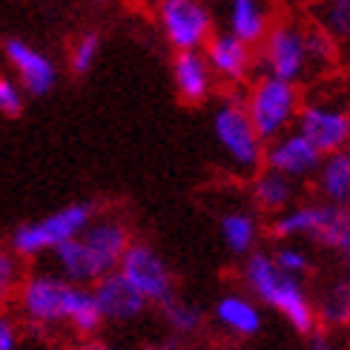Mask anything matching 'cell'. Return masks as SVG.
Returning <instances> with one entry per match:
<instances>
[{
    "mask_svg": "<svg viewBox=\"0 0 350 350\" xmlns=\"http://www.w3.org/2000/svg\"><path fill=\"white\" fill-rule=\"evenodd\" d=\"M95 3H109V0H95Z\"/></svg>",
    "mask_w": 350,
    "mask_h": 350,
    "instance_id": "8d00e7d4",
    "label": "cell"
},
{
    "mask_svg": "<svg viewBox=\"0 0 350 350\" xmlns=\"http://www.w3.org/2000/svg\"><path fill=\"white\" fill-rule=\"evenodd\" d=\"M319 164H322V150L310 138H304L296 126L265 144V167L287 175L299 184L310 181Z\"/></svg>",
    "mask_w": 350,
    "mask_h": 350,
    "instance_id": "7c38bea8",
    "label": "cell"
},
{
    "mask_svg": "<svg viewBox=\"0 0 350 350\" xmlns=\"http://www.w3.org/2000/svg\"><path fill=\"white\" fill-rule=\"evenodd\" d=\"M218 236H221L224 250L236 258H244L247 253L258 250L261 236H265L258 210H247V207L224 210L221 218H218Z\"/></svg>",
    "mask_w": 350,
    "mask_h": 350,
    "instance_id": "d6986e66",
    "label": "cell"
},
{
    "mask_svg": "<svg viewBox=\"0 0 350 350\" xmlns=\"http://www.w3.org/2000/svg\"><path fill=\"white\" fill-rule=\"evenodd\" d=\"M23 345V327L14 316L0 313V350H21Z\"/></svg>",
    "mask_w": 350,
    "mask_h": 350,
    "instance_id": "1f68e13d",
    "label": "cell"
},
{
    "mask_svg": "<svg viewBox=\"0 0 350 350\" xmlns=\"http://www.w3.org/2000/svg\"><path fill=\"white\" fill-rule=\"evenodd\" d=\"M90 287H92L98 310H100V316H104L107 325H133L150 308V304L144 301L133 287H129V282L118 270L100 275V279L95 284H90Z\"/></svg>",
    "mask_w": 350,
    "mask_h": 350,
    "instance_id": "2e32d148",
    "label": "cell"
},
{
    "mask_svg": "<svg viewBox=\"0 0 350 350\" xmlns=\"http://www.w3.org/2000/svg\"><path fill=\"white\" fill-rule=\"evenodd\" d=\"M213 322L227 339L253 342L265 330V308L247 290H227L213 301Z\"/></svg>",
    "mask_w": 350,
    "mask_h": 350,
    "instance_id": "5bb4252c",
    "label": "cell"
},
{
    "mask_svg": "<svg viewBox=\"0 0 350 350\" xmlns=\"http://www.w3.org/2000/svg\"><path fill=\"white\" fill-rule=\"evenodd\" d=\"M316 308V322L319 327L327 330H347L350 327V284L342 279L327 282L319 293L313 296Z\"/></svg>",
    "mask_w": 350,
    "mask_h": 350,
    "instance_id": "7402d4cb",
    "label": "cell"
},
{
    "mask_svg": "<svg viewBox=\"0 0 350 350\" xmlns=\"http://www.w3.org/2000/svg\"><path fill=\"white\" fill-rule=\"evenodd\" d=\"M118 273L150 308H158V304H164L167 299L175 296V275L170 265L147 241H133L126 247Z\"/></svg>",
    "mask_w": 350,
    "mask_h": 350,
    "instance_id": "9c48e42d",
    "label": "cell"
},
{
    "mask_svg": "<svg viewBox=\"0 0 350 350\" xmlns=\"http://www.w3.org/2000/svg\"><path fill=\"white\" fill-rule=\"evenodd\" d=\"M184 350H230V347L218 342H198V345H184Z\"/></svg>",
    "mask_w": 350,
    "mask_h": 350,
    "instance_id": "d590c367",
    "label": "cell"
},
{
    "mask_svg": "<svg viewBox=\"0 0 350 350\" xmlns=\"http://www.w3.org/2000/svg\"><path fill=\"white\" fill-rule=\"evenodd\" d=\"M313 187L319 201L336 204V207H350V152H327L322 155V164L313 172Z\"/></svg>",
    "mask_w": 350,
    "mask_h": 350,
    "instance_id": "44dd1931",
    "label": "cell"
},
{
    "mask_svg": "<svg viewBox=\"0 0 350 350\" xmlns=\"http://www.w3.org/2000/svg\"><path fill=\"white\" fill-rule=\"evenodd\" d=\"M23 275V258L12 247H0V308L14 301Z\"/></svg>",
    "mask_w": 350,
    "mask_h": 350,
    "instance_id": "83f0119b",
    "label": "cell"
},
{
    "mask_svg": "<svg viewBox=\"0 0 350 350\" xmlns=\"http://www.w3.org/2000/svg\"><path fill=\"white\" fill-rule=\"evenodd\" d=\"M250 201L258 213L279 215L290 204L299 201V181L287 178V175L270 167H261L258 172L250 175Z\"/></svg>",
    "mask_w": 350,
    "mask_h": 350,
    "instance_id": "ffe728a7",
    "label": "cell"
},
{
    "mask_svg": "<svg viewBox=\"0 0 350 350\" xmlns=\"http://www.w3.org/2000/svg\"><path fill=\"white\" fill-rule=\"evenodd\" d=\"M339 258H342V279L350 284V244H345L339 250Z\"/></svg>",
    "mask_w": 350,
    "mask_h": 350,
    "instance_id": "e575fe53",
    "label": "cell"
},
{
    "mask_svg": "<svg viewBox=\"0 0 350 350\" xmlns=\"http://www.w3.org/2000/svg\"><path fill=\"white\" fill-rule=\"evenodd\" d=\"M273 3L270 0H227L224 6V29L239 40L256 49L261 38L273 26Z\"/></svg>",
    "mask_w": 350,
    "mask_h": 350,
    "instance_id": "ac0fdd59",
    "label": "cell"
},
{
    "mask_svg": "<svg viewBox=\"0 0 350 350\" xmlns=\"http://www.w3.org/2000/svg\"><path fill=\"white\" fill-rule=\"evenodd\" d=\"M304 339H308V347H304V350H350V339L345 336V330L316 327Z\"/></svg>",
    "mask_w": 350,
    "mask_h": 350,
    "instance_id": "4dcf8cb0",
    "label": "cell"
},
{
    "mask_svg": "<svg viewBox=\"0 0 350 350\" xmlns=\"http://www.w3.org/2000/svg\"><path fill=\"white\" fill-rule=\"evenodd\" d=\"M158 310H161V322H164L167 333H172V336H178L184 342L196 339L198 333L207 327V313H204V308L193 299L172 296L164 304H158Z\"/></svg>",
    "mask_w": 350,
    "mask_h": 350,
    "instance_id": "603a6c76",
    "label": "cell"
},
{
    "mask_svg": "<svg viewBox=\"0 0 350 350\" xmlns=\"http://www.w3.org/2000/svg\"><path fill=\"white\" fill-rule=\"evenodd\" d=\"M204 55H207L210 61V69L218 83L224 86H241L253 78L256 72V49L250 46V43L239 40L236 35H230L227 29H221V32L210 35V40L204 43Z\"/></svg>",
    "mask_w": 350,
    "mask_h": 350,
    "instance_id": "4fadbf2b",
    "label": "cell"
},
{
    "mask_svg": "<svg viewBox=\"0 0 350 350\" xmlns=\"http://www.w3.org/2000/svg\"><path fill=\"white\" fill-rule=\"evenodd\" d=\"M213 135L221 150L227 167L250 178L253 172L265 167V138L256 133V126L247 115L241 95H227L213 109Z\"/></svg>",
    "mask_w": 350,
    "mask_h": 350,
    "instance_id": "3957f363",
    "label": "cell"
},
{
    "mask_svg": "<svg viewBox=\"0 0 350 350\" xmlns=\"http://www.w3.org/2000/svg\"><path fill=\"white\" fill-rule=\"evenodd\" d=\"M308 52H310L313 72L319 75V72H325V69H330L333 64H336L339 43L333 40L325 29H319L316 23H308Z\"/></svg>",
    "mask_w": 350,
    "mask_h": 350,
    "instance_id": "f1b7e54d",
    "label": "cell"
},
{
    "mask_svg": "<svg viewBox=\"0 0 350 350\" xmlns=\"http://www.w3.org/2000/svg\"><path fill=\"white\" fill-rule=\"evenodd\" d=\"M275 241H310L325 250L339 253L350 244V207H336L327 201H296L270 221Z\"/></svg>",
    "mask_w": 350,
    "mask_h": 350,
    "instance_id": "7a4b0ae2",
    "label": "cell"
},
{
    "mask_svg": "<svg viewBox=\"0 0 350 350\" xmlns=\"http://www.w3.org/2000/svg\"><path fill=\"white\" fill-rule=\"evenodd\" d=\"M301 100L304 98H301L299 83L282 81L275 75H267V72H261V75L247 81L244 95H241V104H244L247 115H250L256 133L265 141L296 126V115L301 109Z\"/></svg>",
    "mask_w": 350,
    "mask_h": 350,
    "instance_id": "277c9868",
    "label": "cell"
},
{
    "mask_svg": "<svg viewBox=\"0 0 350 350\" xmlns=\"http://www.w3.org/2000/svg\"><path fill=\"white\" fill-rule=\"evenodd\" d=\"M270 256H273V261H275V265H279L284 273L299 275V279H308V275L313 273V267H316L310 250H308V247H304L301 241H290V239L275 241V247L270 250Z\"/></svg>",
    "mask_w": 350,
    "mask_h": 350,
    "instance_id": "4316f807",
    "label": "cell"
},
{
    "mask_svg": "<svg viewBox=\"0 0 350 350\" xmlns=\"http://www.w3.org/2000/svg\"><path fill=\"white\" fill-rule=\"evenodd\" d=\"M104 316H100L98 310V301L92 296V287L86 284H75V290H72V301H69V310H66V325L75 336L81 339H92L100 333V327H104Z\"/></svg>",
    "mask_w": 350,
    "mask_h": 350,
    "instance_id": "cb8c5ba5",
    "label": "cell"
},
{
    "mask_svg": "<svg viewBox=\"0 0 350 350\" xmlns=\"http://www.w3.org/2000/svg\"><path fill=\"white\" fill-rule=\"evenodd\" d=\"M296 129L310 138L322 155L339 152L350 147V107L336 98H313L301 100L296 115Z\"/></svg>",
    "mask_w": 350,
    "mask_h": 350,
    "instance_id": "30bf717a",
    "label": "cell"
},
{
    "mask_svg": "<svg viewBox=\"0 0 350 350\" xmlns=\"http://www.w3.org/2000/svg\"><path fill=\"white\" fill-rule=\"evenodd\" d=\"M72 350H121V347H115V345H107V342H100L98 336H92V339H83L81 345H75Z\"/></svg>",
    "mask_w": 350,
    "mask_h": 350,
    "instance_id": "836d02e7",
    "label": "cell"
},
{
    "mask_svg": "<svg viewBox=\"0 0 350 350\" xmlns=\"http://www.w3.org/2000/svg\"><path fill=\"white\" fill-rule=\"evenodd\" d=\"M72 290L75 284L66 282L64 275H57L55 270H38L23 275V282L18 287V313L23 322H29L38 330H49V327H61L66 325V310L72 301Z\"/></svg>",
    "mask_w": 350,
    "mask_h": 350,
    "instance_id": "52a82bcc",
    "label": "cell"
},
{
    "mask_svg": "<svg viewBox=\"0 0 350 350\" xmlns=\"http://www.w3.org/2000/svg\"><path fill=\"white\" fill-rule=\"evenodd\" d=\"M100 49H104V40H100V32L90 29V32H81L75 40L69 43V52H66V64L72 69V75H90L95 69L98 57H100Z\"/></svg>",
    "mask_w": 350,
    "mask_h": 350,
    "instance_id": "484cf974",
    "label": "cell"
},
{
    "mask_svg": "<svg viewBox=\"0 0 350 350\" xmlns=\"http://www.w3.org/2000/svg\"><path fill=\"white\" fill-rule=\"evenodd\" d=\"M241 284L265 310L279 313L290 330L299 336H308L319 327L316 322V308H313V293L308 290V279L284 273L273 261L267 250H253L241 258Z\"/></svg>",
    "mask_w": 350,
    "mask_h": 350,
    "instance_id": "6da1fadb",
    "label": "cell"
},
{
    "mask_svg": "<svg viewBox=\"0 0 350 350\" xmlns=\"http://www.w3.org/2000/svg\"><path fill=\"white\" fill-rule=\"evenodd\" d=\"M347 152H350V147H347Z\"/></svg>",
    "mask_w": 350,
    "mask_h": 350,
    "instance_id": "f35d334b",
    "label": "cell"
},
{
    "mask_svg": "<svg viewBox=\"0 0 350 350\" xmlns=\"http://www.w3.org/2000/svg\"><path fill=\"white\" fill-rule=\"evenodd\" d=\"M256 64L261 72L290 83H304L313 78V64L308 52V23L301 21H273L267 35L258 43Z\"/></svg>",
    "mask_w": 350,
    "mask_h": 350,
    "instance_id": "8992f818",
    "label": "cell"
},
{
    "mask_svg": "<svg viewBox=\"0 0 350 350\" xmlns=\"http://www.w3.org/2000/svg\"><path fill=\"white\" fill-rule=\"evenodd\" d=\"M81 239L92 250V256L100 265V270H104V275L112 273V270H118L126 247L135 241L129 224L118 215H95L92 221L83 227Z\"/></svg>",
    "mask_w": 350,
    "mask_h": 350,
    "instance_id": "e0dca14e",
    "label": "cell"
},
{
    "mask_svg": "<svg viewBox=\"0 0 350 350\" xmlns=\"http://www.w3.org/2000/svg\"><path fill=\"white\" fill-rule=\"evenodd\" d=\"M147 350H184V339H178V336H172V333H161L158 339H152L150 345H147Z\"/></svg>",
    "mask_w": 350,
    "mask_h": 350,
    "instance_id": "d6a6232c",
    "label": "cell"
},
{
    "mask_svg": "<svg viewBox=\"0 0 350 350\" xmlns=\"http://www.w3.org/2000/svg\"><path fill=\"white\" fill-rule=\"evenodd\" d=\"M347 339H350V327H347Z\"/></svg>",
    "mask_w": 350,
    "mask_h": 350,
    "instance_id": "74e56055",
    "label": "cell"
},
{
    "mask_svg": "<svg viewBox=\"0 0 350 350\" xmlns=\"http://www.w3.org/2000/svg\"><path fill=\"white\" fill-rule=\"evenodd\" d=\"M172 86H175V95L181 98V104L187 107H201L207 104L215 92V75L210 69V61L204 49H184V52H175L172 55Z\"/></svg>",
    "mask_w": 350,
    "mask_h": 350,
    "instance_id": "9a60e30c",
    "label": "cell"
},
{
    "mask_svg": "<svg viewBox=\"0 0 350 350\" xmlns=\"http://www.w3.org/2000/svg\"><path fill=\"white\" fill-rule=\"evenodd\" d=\"M26 92L23 86L9 78V75H0V115H6V118H14V115H21L23 107H26Z\"/></svg>",
    "mask_w": 350,
    "mask_h": 350,
    "instance_id": "f546056e",
    "label": "cell"
},
{
    "mask_svg": "<svg viewBox=\"0 0 350 350\" xmlns=\"http://www.w3.org/2000/svg\"><path fill=\"white\" fill-rule=\"evenodd\" d=\"M3 61L12 69V78L23 86L29 98H43L57 86V64L46 52H40L23 38H6L3 40Z\"/></svg>",
    "mask_w": 350,
    "mask_h": 350,
    "instance_id": "8fae6325",
    "label": "cell"
},
{
    "mask_svg": "<svg viewBox=\"0 0 350 350\" xmlns=\"http://www.w3.org/2000/svg\"><path fill=\"white\" fill-rule=\"evenodd\" d=\"M155 23L172 52L201 49L215 32L210 0H155Z\"/></svg>",
    "mask_w": 350,
    "mask_h": 350,
    "instance_id": "ba28073f",
    "label": "cell"
},
{
    "mask_svg": "<svg viewBox=\"0 0 350 350\" xmlns=\"http://www.w3.org/2000/svg\"><path fill=\"white\" fill-rule=\"evenodd\" d=\"M98 215L95 201H72L66 207H57L49 215L38 218V221H26L9 236V247L23 261H32L52 253L57 244L75 239L83 232V227Z\"/></svg>",
    "mask_w": 350,
    "mask_h": 350,
    "instance_id": "5b68a950",
    "label": "cell"
},
{
    "mask_svg": "<svg viewBox=\"0 0 350 350\" xmlns=\"http://www.w3.org/2000/svg\"><path fill=\"white\" fill-rule=\"evenodd\" d=\"M310 23L339 43L350 46V0H310Z\"/></svg>",
    "mask_w": 350,
    "mask_h": 350,
    "instance_id": "d4e9b609",
    "label": "cell"
}]
</instances>
